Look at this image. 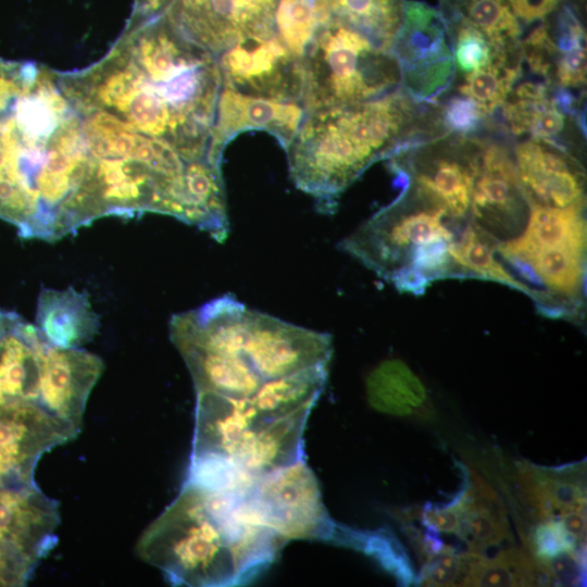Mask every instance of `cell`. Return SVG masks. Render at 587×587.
Here are the masks:
<instances>
[{
    "label": "cell",
    "instance_id": "obj_1",
    "mask_svg": "<svg viewBox=\"0 0 587 587\" xmlns=\"http://www.w3.org/2000/svg\"><path fill=\"white\" fill-rule=\"evenodd\" d=\"M59 78L71 99L107 111L126 135L167 142L189 162L209 161L218 68L167 22L126 25L99 62Z\"/></svg>",
    "mask_w": 587,
    "mask_h": 587
},
{
    "label": "cell",
    "instance_id": "obj_2",
    "mask_svg": "<svg viewBox=\"0 0 587 587\" xmlns=\"http://www.w3.org/2000/svg\"><path fill=\"white\" fill-rule=\"evenodd\" d=\"M90 172L59 73L28 62L21 91L0 112V218L23 238H62L78 221Z\"/></svg>",
    "mask_w": 587,
    "mask_h": 587
},
{
    "label": "cell",
    "instance_id": "obj_3",
    "mask_svg": "<svg viewBox=\"0 0 587 587\" xmlns=\"http://www.w3.org/2000/svg\"><path fill=\"white\" fill-rule=\"evenodd\" d=\"M416 103L399 87L376 99L304 113L286 149L295 185L329 210L372 163L436 135L417 125Z\"/></svg>",
    "mask_w": 587,
    "mask_h": 587
},
{
    "label": "cell",
    "instance_id": "obj_4",
    "mask_svg": "<svg viewBox=\"0 0 587 587\" xmlns=\"http://www.w3.org/2000/svg\"><path fill=\"white\" fill-rule=\"evenodd\" d=\"M263 534L247 500L185 482L136 551L174 585L229 586L245 582Z\"/></svg>",
    "mask_w": 587,
    "mask_h": 587
},
{
    "label": "cell",
    "instance_id": "obj_5",
    "mask_svg": "<svg viewBox=\"0 0 587 587\" xmlns=\"http://www.w3.org/2000/svg\"><path fill=\"white\" fill-rule=\"evenodd\" d=\"M391 51L335 23L317 24L303 57L304 112L376 99L400 87Z\"/></svg>",
    "mask_w": 587,
    "mask_h": 587
},
{
    "label": "cell",
    "instance_id": "obj_6",
    "mask_svg": "<svg viewBox=\"0 0 587 587\" xmlns=\"http://www.w3.org/2000/svg\"><path fill=\"white\" fill-rule=\"evenodd\" d=\"M77 383L72 349L53 346L20 314L0 310V403L36 402L66 420Z\"/></svg>",
    "mask_w": 587,
    "mask_h": 587
},
{
    "label": "cell",
    "instance_id": "obj_7",
    "mask_svg": "<svg viewBox=\"0 0 587 587\" xmlns=\"http://www.w3.org/2000/svg\"><path fill=\"white\" fill-rule=\"evenodd\" d=\"M400 87L415 101L434 104L455 73L453 39L437 8L407 1L402 25L391 45Z\"/></svg>",
    "mask_w": 587,
    "mask_h": 587
},
{
    "label": "cell",
    "instance_id": "obj_8",
    "mask_svg": "<svg viewBox=\"0 0 587 587\" xmlns=\"http://www.w3.org/2000/svg\"><path fill=\"white\" fill-rule=\"evenodd\" d=\"M248 498L285 541H330L336 524L324 507L317 479L304 459L259 476Z\"/></svg>",
    "mask_w": 587,
    "mask_h": 587
},
{
    "label": "cell",
    "instance_id": "obj_9",
    "mask_svg": "<svg viewBox=\"0 0 587 587\" xmlns=\"http://www.w3.org/2000/svg\"><path fill=\"white\" fill-rule=\"evenodd\" d=\"M216 60L223 88L301 103L303 59L290 52L275 34L240 40Z\"/></svg>",
    "mask_w": 587,
    "mask_h": 587
},
{
    "label": "cell",
    "instance_id": "obj_10",
    "mask_svg": "<svg viewBox=\"0 0 587 587\" xmlns=\"http://www.w3.org/2000/svg\"><path fill=\"white\" fill-rule=\"evenodd\" d=\"M279 0H174L165 12L189 40L215 57L240 40L274 34Z\"/></svg>",
    "mask_w": 587,
    "mask_h": 587
},
{
    "label": "cell",
    "instance_id": "obj_11",
    "mask_svg": "<svg viewBox=\"0 0 587 587\" xmlns=\"http://www.w3.org/2000/svg\"><path fill=\"white\" fill-rule=\"evenodd\" d=\"M79 432L39 403H0V486L34 483L42 454Z\"/></svg>",
    "mask_w": 587,
    "mask_h": 587
},
{
    "label": "cell",
    "instance_id": "obj_12",
    "mask_svg": "<svg viewBox=\"0 0 587 587\" xmlns=\"http://www.w3.org/2000/svg\"><path fill=\"white\" fill-rule=\"evenodd\" d=\"M426 152L412 166L417 195L446 216L462 218L471 207L478 140L442 134L427 141Z\"/></svg>",
    "mask_w": 587,
    "mask_h": 587
},
{
    "label": "cell",
    "instance_id": "obj_13",
    "mask_svg": "<svg viewBox=\"0 0 587 587\" xmlns=\"http://www.w3.org/2000/svg\"><path fill=\"white\" fill-rule=\"evenodd\" d=\"M332 352L328 334L251 309L250 335L243 355L264 382L328 363Z\"/></svg>",
    "mask_w": 587,
    "mask_h": 587
},
{
    "label": "cell",
    "instance_id": "obj_14",
    "mask_svg": "<svg viewBox=\"0 0 587 587\" xmlns=\"http://www.w3.org/2000/svg\"><path fill=\"white\" fill-rule=\"evenodd\" d=\"M519 182L530 207L584 205L582 165L558 141L527 138L515 146Z\"/></svg>",
    "mask_w": 587,
    "mask_h": 587
},
{
    "label": "cell",
    "instance_id": "obj_15",
    "mask_svg": "<svg viewBox=\"0 0 587 587\" xmlns=\"http://www.w3.org/2000/svg\"><path fill=\"white\" fill-rule=\"evenodd\" d=\"M525 203L514 157L499 142L478 141L470 207L477 222L513 232L524 221Z\"/></svg>",
    "mask_w": 587,
    "mask_h": 587
},
{
    "label": "cell",
    "instance_id": "obj_16",
    "mask_svg": "<svg viewBox=\"0 0 587 587\" xmlns=\"http://www.w3.org/2000/svg\"><path fill=\"white\" fill-rule=\"evenodd\" d=\"M304 113L300 102L260 98L221 87L211 133L209 161L222 167L226 146L238 134L250 129L270 133L286 150Z\"/></svg>",
    "mask_w": 587,
    "mask_h": 587
},
{
    "label": "cell",
    "instance_id": "obj_17",
    "mask_svg": "<svg viewBox=\"0 0 587 587\" xmlns=\"http://www.w3.org/2000/svg\"><path fill=\"white\" fill-rule=\"evenodd\" d=\"M272 420L260 413L249 397L197 392L191 457L220 454L236 461L255 433Z\"/></svg>",
    "mask_w": 587,
    "mask_h": 587
},
{
    "label": "cell",
    "instance_id": "obj_18",
    "mask_svg": "<svg viewBox=\"0 0 587 587\" xmlns=\"http://www.w3.org/2000/svg\"><path fill=\"white\" fill-rule=\"evenodd\" d=\"M58 504L35 483L0 486V546L37 560L57 541Z\"/></svg>",
    "mask_w": 587,
    "mask_h": 587
},
{
    "label": "cell",
    "instance_id": "obj_19",
    "mask_svg": "<svg viewBox=\"0 0 587 587\" xmlns=\"http://www.w3.org/2000/svg\"><path fill=\"white\" fill-rule=\"evenodd\" d=\"M517 482L522 499L537 519H558L570 510L586 511V463L544 467L520 463Z\"/></svg>",
    "mask_w": 587,
    "mask_h": 587
},
{
    "label": "cell",
    "instance_id": "obj_20",
    "mask_svg": "<svg viewBox=\"0 0 587 587\" xmlns=\"http://www.w3.org/2000/svg\"><path fill=\"white\" fill-rule=\"evenodd\" d=\"M35 326L53 346L79 348L98 333L100 321L86 292L42 287Z\"/></svg>",
    "mask_w": 587,
    "mask_h": 587
},
{
    "label": "cell",
    "instance_id": "obj_21",
    "mask_svg": "<svg viewBox=\"0 0 587 587\" xmlns=\"http://www.w3.org/2000/svg\"><path fill=\"white\" fill-rule=\"evenodd\" d=\"M407 0H314L317 24L335 23L389 50L402 25Z\"/></svg>",
    "mask_w": 587,
    "mask_h": 587
},
{
    "label": "cell",
    "instance_id": "obj_22",
    "mask_svg": "<svg viewBox=\"0 0 587 587\" xmlns=\"http://www.w3.org/2000/svg\"><path fill=\"white\" fill-rule=\"evenodd\" d=\"M584 205L567 208L532 207L523 233L498 246L507 258L520 257L544 248L570 247L586 252V222Z\"/></svg>",
    "mask_w": 587,
    "mask_h": 587
},
{
    "label": "cell",
    "instance_id": "obj_23",
    "mask_svg": "<svg viewBox=\"0 0 587 587\" xmlns=\"http://www.w3.org/2000/svg\"><path fill=\"white\" fill-rule=\"evenodd\" d=\"M313 405L273 419L260 428L236 462L255 476L303 459V430Z\"/></svg>",
    "mask_w": 587,
    "mask_h": 587
},
{
    "label": "cell",
    "instance_id": "obj_24",
    "mask_svg": "<svg viewBox=\"0 0 587 587\" xmlns=\"http://www.w3.org/2000/svg\"><path fill=\"white\" fill-rule=\"evenodd\" d=\"M551 91L552 87L541 80L524 82L512 89L501 107L511 134L557 141L567 117Z\"/></svg>",
    "mask_w": 587,
    "mask_h": 587
},
{
    "label": "cell",
    "instance_id": "obj_25",
    "mask_svg": "<svg viewBox=\"0 0 587 587\" xmlns=\"http://www.w3.org/2000/svg\"><path fill=\"white\" fill-rule=\"evenodd\" d=\"M370 404L377 411L397 416H426L429 411L426 388L401 360L377 365L366 378Z\"/></svg>",
    "mask_w": 587,
    "mask_h": 587
},
{
    "label": "cell",
    "instance_id": "obj_26",
    "mask_svg": "<svg viewBox=\"0 0 587 587\" xmlns=\"http://www.w3.org/2000/svg\"><path fill=\"white\" fill-rule=\"evenodd\" d=\"M449 28L467 26L483 33L498 49H520L522 25L507 0H438Z\"/></svg>",
    "mask_w": 587,
    "mask_h": 587
},
{
    "label": "cell",
    "instance_id": "obj_27",
    "mask_svg": "<svg viewBox=\"0 0 587 587\" xmlns=\"http://www.w3.org/2000/svg\"><path fill=\"white\" fill-rule=\"evenodd\" d=\"M197 392L211 391L235 398L251 397L264 380L246 358L202 352L180 354Z\"/></svg>",
    "mask_w": 587,
    "mask_h": 587
},
{
    "label": "cell",
    "instance_id": "obj_28",
    "mask_svg": "<svg viewBox=\"0 0 587 587\" xmlns=\"http://www.w3.org/2000/svg\"><path fill=\"white\" fill-rule=\"evenodd\" d=\"M328 363L316 364L296 373L265 380L249 397L255 409L268 419L289 414L300 408L314 405L322 394Z\"/></svg>",
    "mask_w": 587,
    "mask_h": 587
},
{
    "label": "cell",
    "instance_id": "obj_29",
    "mask_svg": "<svg viewBox=\"0 0 587 587\" xmlns=\"http://www.w3.org/2000/svg\"><path fill=\"white\" fill-rule=\"evenodd\" d=\"M466 553V570L460 586H537L547 580L535 558L517 548H508L492 558Z\"/></svg>",
    "mask_w": 587,
    "mask_h": 587
},
{
    "label": "cell",
    "instance_id": "obj_30",
    "mask_svg": "<svg viewBox=\"0 0 587 587\" xmlns=\"http://www.w3.org/2000/svg\"><path fill=\"white\" fill-rule=\"evenodd\" d=\"M496 246L479 225H469L459 241H450L451 260L472 274L508 285L529 295L542 302L545 294H540L517 280L495 257Z\"/></svg>",
    "mask_w": 587,
    "mask_h": 587
},
{
    "label": "cell",
    "instance_id": "obj_31",
    "mask_svg": "<svg viewBox=\"0 0 587 587\" xmlns=\"http://www.w3.org/2000/svg\"><path fill=\"white\" fill-rule=\"evenodd\" d=\"M523 72L521 48L499 53L486 66L463 76L459 92L478 102L488 113L501 108Z\"/></svg>",
    "mask_w": 587,
    "mask_h": 587
},
{
    "label": "cell",
    "instance_id": "obj_32",
    "mask_svg": "<svg viewBox=\"0 0 587 587\" xmlns=\"http://www.w3.org/2000/svg\"><path fill=\"white\" fill-rule=\"evenodd\" d=\"M513 258L527 263L540 284L552 294L577 296L583 283L585 251L570 247L544 248Z\"/></svg>",
    "mask_w": 587,
    "mask_h": 587
},
{
    "label": "cell",
    "instance_id": "obj_33",
    "mask_svg": "<svg viewBox=\"0 0 587 587\" xmlns=\"http://www.w3.org/2000/svg\"><path fill=\"white\" fill-rule=\"evenodd\" d=\"M259 476L232 458L220 454L190 457L186 482L243 499L250 496Z\"/></svg>",
    "mask_w": 587,
    "mask_h": 587
},
{
    "label": "cell",
    "instance_id": "obj_34",
    "mask_svg": "<svg viewBox=\"0 0 587 587\" xmlns=\"http://www.w3.org/2000/svg\"><path fill=\"white\" fill-rule=\"evenodd\" d=\"M316 27L314 0L278 1L274 34L298 58L303 59Z\"/></svg>",
    "mask_w": 587,
    "mask_h": 587
},
{
    "label": "cell",
    "instance_id": "obj_35",
    "mask_svg": "<svg viewBox=\"0 0 587 587\" xmlns=\"http://www.w3.org/2000/svg\"><path fill=\"white\" fill-rule=\"evenodd\" d=\"M354 536L351 548L373 557L401 586L417 584V575L405 549L390 532L357 530Z\"/></svg>",
    "mask_w": 587,
    "mask_h": 587
},
{
    "label": "cell",
    "instance_id": "obj_36",
    "mask_svg": "<svg viewBox=\"0 0 587 587\" xmlns=\"http://www.w3.org/2000/svg\"><path fill=\"white\" fill-rule=\"evenodd\" d=\"M449 29L453 39L455 71L462 77L486 66L499 53L505 52L498 50L483 33L474 28L458 26Z\"/></svg>",
    "mask_w": 587,
    "mask_h": 587
},
{
    "label": "cell",
    "instance_id": "obj_37",
    "mask_svg": "<svg viewBox=\"0 0 587 587\" xmlns=\"http://www.w3.org/2000/svg\"><path fill=\"white\" fill-rule=\"evenodd\" d=\"M466 570V553L445 546L423 562L417 584L422 586H460Z\"/></svg>",
    "mask_w": 587,
    "mask_h": 587
},
{
    "label": "cell",
    "instance_id": "obj_38",
    "mask_svg": "<svg viewBox=\"0 0 587 587\" xmlns=\"http://www.w3.org/2000/svg\"><path fill=\"white\" fill-rule=\"evenodd\" d=\"M524 540L526 550L536 560L550 559L563 552L585 551V547H579L555 519L539 522Z\"/></svg>",
    "mask_w": 587,
    "mask_h": 587
},
{
    "label": "cell",
    "instance_id": "obj_39",
    "mask_svg": "<svg viewBox=\"0 0 587 587\" xmlns=\"http://www.w3.org/2000/svg\"><path fill=\"white\" fill-rule=\"evenodd\" d=\"M487 114L478 102L460 93L444 104L439 116L446 133L467 137L478 129Z\"/></svg>",
    "mask_w": 587,
    "mask_h": 587
},
{
    "label": "cell",
    "instance_id": "obj_40",
    "mask_svg": "<svg viewBox=\"0 0 587 587\" xmlns=\"http://www.w3.org/2000/svg\"><path fill=\"white\" fill-rule=\"evenodd\" d=\"M466 502V487L455 495L449 502L441 504L427 503L419 510L421 523L436 532L453 533L459 535Z\"/></svg>",
    "mask_w": 587,
    "mask_h": 587
},
{
    "label": "cell",
    "instance_id": "obj_41",
    "mask_svg": "<svg viewBox=\"0 0 587 587\" xmlns=\"http://www.w3.org/2000/svg\"><path fill=\"white\" fill-rule=\"evenodd\" d=\"M536 561L548 585L580 586L585 583L583 552H563L550 559Z\"/></svg>",
    "mask_w": 587,
    "mask_h": 587
},
{
    "label": "cell",
    "instance_id": "obj_42",
    "mask_svg": "<svg viewBox=\"0 0 587 587\" xmlns=\"http://www.w3.org/2000/svg\"><path fill=\"white\" fill-rule=\"evenodd\" d=\"M450 241L445 239L433 240L414 247L409 254L411 265L426 274L428 277L442 275L449 267Z\"/></svg>",
    "mask_w": 587,
    "mask_h": 587
},
{
    "label": "cell",
    "instance_id": "obj_43",
    "mask_svg": "<svg viewBox=\"0 0 587 587\" xmlns=\"http://www.w3.org/2000/svg\"><path fill=\"white\" fill-rule=\"evenodd\" d=\"M39 560L16 549L0 546V586H21Z\"/></svg>",
    "mask_w": 587,
    "mask_h": 587
},
{
    "label": "cell",
    "instance_id": "obj_44",
    "mask_svg": "<svg viewBox=\"0 0 587 587\" xmlns=\"http://www.w3.org/2000/svg\"><path fill=\"white\" fill-rule=\"evenodd\" d=\"M28 62H8L0 60V112L23 87Z\"/></svg>",
    "mask_w": 587,
    "mask_h": 587
},
{
    "label": "cell",
    "instance_id": "obj_45",
    "mask_svg": "<svg viewBox=\"0 0 587 587\" xmlns=\"http://www.w3.org/2000/svg\"><path fill=\"white\" fill-rule=\"evenodd\" d=\"M520 23L530 24L546 18L563 0H507Z\"/></svg>",
    "mask_w": 587,
    "mask_h": 587
},
{
    "label": "cell",
    "instance_id": "obj_46",
    "mask_svg": "<svg viewBox=\"0 0 587 587\" xmlns=\"http://www.w3.org/2000/svg\"><path fill=\"white\" fill-rule=\"evenodd\" d=\"M389 278L400 291L414 295L423 294L430 280V277L411 265L399 267Z\"/></svg>",
    "mask_w": 587,
    "mask_h": 587
},
{
    "label": "cell",
    "instance_id": "obj_47",
    "mask_svg": "<svg viewBox=\"0 0 587 587\" xmlns=\"http://www.w3.org/2000/svg\"><path fill=\"white\" fill-rule=\"evenodd\" d=\"M557 520L560 521L564 530L576 541L579 547H585L586 538V511L570 510L562 513Z\"/></svg>",
    "mask_w": 587,
    "mask_h": 587
},
{
    "label": "cell",
    "instance_id": "obj_48",
    "mask_svg": "<svg viewBox=\"0 0 587 587\" xmlns=\"http://www.w3.org/2000/svg\"><path fill=\"white\" fill-rule=\"evenodd\" d=\"M174 0H135L129 20L140 21L167 11Z\"/></svg>",
    "mask_w": 587,
    "mask_h": 587
}]
</instances>
